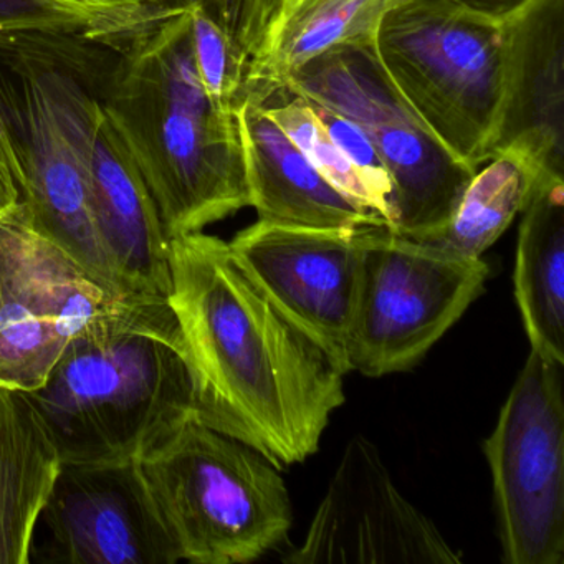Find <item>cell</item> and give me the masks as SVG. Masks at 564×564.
Here are the masks:
<instances>
[{
	"mask_svg": "<svg viewBox=\"0 0 564 564\" xmlns=\"http://www.w3.org/2000/svg\"><path fill=\"white\" fill-rule=\"evenodd\" d=\"M170 273L196 421L280 470L316 454L345 404V375L240 272L226 240L204 230L171 237Z\"/></svg>",
	"mask_w": 564,
	"mask_h": 564,
	"instance_id": "obj_1",
	"label": "cell"
},
{
	"mask_svg": "<svg viewBox=\"0 0 564 564\" xmlns=\"http://www.w3.org/2000/svg\"><path fill=\"white\" fill-rule=\"evenodd\" d=\"M98 72L105 117L133 158L167 237L203 232L250 207L236 111L204 90L189 8H173L113 45Z\"/></svg>",
	"mask_w": 564,
	"mask_h": 564,
	"instance_id": "obj_2",
	"label": "cell"
},
{
	"mask_svg": "<svg viewBox=\"0 0 564 564\" xmlns=\"http://www.w3.org/2000/svg\"><path fill=\"white\" fill-rule=\"evenodd\" d=\"M62 462H138L196 421L184 349L143 333L82 339L25 392Z\"/></svg>",
	"mask_w": 564,
	"mask_h": 564,
	"instance_id": "obj_3",
	"label": "cell"
},
{
	"mask_svg": "<svg viewBox=\"0 0 564 564\" xmlns=\"http://www.w3.org/2000/svg\"><path fill=\"white\" fill-rule=\"evenodd\" d=\"M124 333L184 349L167 299L95 275L42 236L21 206L0 219V384L34 391L72 343Z\"/></svg>",
	"mask_w": 564,
	"mask_h": 564,
	"instance_id": "obj_4",
	"label": "cell"
},
{
	"mask_svg": "<svg viewBox=\"0 0 564 564\" xmlns=\"http://www.w3.org/2000/svg\"><path fill=\"white\" fill-rule=\"evenodd\" d=\"M138 465L187 563H252L292 528V500L280 468L203 422H187Z\"/></svg>",
	"mask_w": 564,
	"mask_h": 564,
	"instance_id": "obj_5",
	"label": "cell"
},
{
	"mask_svg": "<svg viewBox=\"0 0 564 564\" xmlns=\"http://www.w3.org/2000/svg\"><path fill=\"white\" fill-rule=\"evenodd\" d=\"M376 54L399 94L458 160H490L503 98V24L444 0H401L379 24Z\"/></svg>",
	"mask_w": 564,
	"mask_h": 564,
	"instance_id": "obj_6",
	"label": "cell"
},
{
	"mask_svg": "<svg viewBox=\"0 0 564 564\" xmlns=\"http://www.w3.org/2000/svg\"><path fill=\"white\" fill-rule=\"evenodd\" d=\"M280 90L361 128L391 180L392 232L421 240L447 226L477 170L454 156L415 115L382 68L375 42L318 55L285 77Z\"/></svg>",
	"mask_w": 564,
	"mask_h": 564,
	"instance_id": "obj_7",
	"label": "cell"
},
{
	"mask_svg": "<svg viewBox=\"0 0 564 564\" xmlns=\"http://www.w3.org/2000/svg\"><path fill=\"white\" fill-rule=\"evenodd\" d=\"M488 265L399 236L359 230L349 366L369 378L414 368L484 292Z\"/></svg>",
	"mask_w": 564,
	"mask_h": 564,
	"instance_id": "obj_8",
	"label": "cell"
},
{
	"mask_svg": "<svg viewBox=\"0 0 564 564\" xmlns=\"http://www.w3.org/2000/svg\"><path fill=\"white\" fill-rule=\"evenodd\" d=\"M484 452L505 563H563V366L530 351Z\"/></svg>",
	"mask_w": 564,
	"mask_h": 564,
	"instance_id": "obj_9",
	"label": "cell"
},
{
	"mask_svg": "<svg viewBox=\"0 0 564 564\" xmlns=\"http://www.w3.org/2000/svg\"><path fill=\"white\" fill-rule=\"evenodd\" d=\"M105 55H51L47 78L84 164L91 213L105 252L127 289L164 296L171 289L170 237L123 141L98 100Z\"/></svg>",
	"mask_w": 564,
	"mask_h": 564,
	"instance_id": "obj_10",
	"label": "cell"
},
{
	"mask_svg": "<svg viewBox=\"0 0 564 564\" xmlns=\"http://www.w3.org/2000/svg\"><path fill=\"white\" fill-rule=\"evenodd\" d=\"M361 229L259 219L227 242L240 272L343 375L351 371Z\"/></svg>",
	"mask_w": 564,
	"mask_h": 564,
	"instance_id": "obj_11",
	"label": "cell"
},
{
	"mask_svg": "<svg viewBox=\"0 0 564 564\" xmlns=\"http://www.w3.org/2000/svg\"><path fill=\"white\" fill-rule=\"evenodd\" d=\"M290 564H457L460 554L401 494L372 442L343 451L305 540Z\"/></svg>",
	"mask_w": 564,
	"mask_h": 564,
	"instance_id": "obj_12",
	"label": "cell"
},
{
	"mask_svg": "<svg viewBox=\"0 0 564 564\" xmlns=\"http://www.w3.org/2000/svg\"><path fill=\"white\" fill-rule=\"evenodd\" d=\"M39 524L48 560L68 564H177L138 462H62Z\"/></svg>",
	"mask_w": 564,
	"mask_h": 564,
	"instance_id": "obj_13",
	"label": "cell"
},
{
	"mask_svg": "<svg viewBox=\"0 0 564 564\" xmlns=\"http://www.w3.org/2000/svg\"><path fill=\"white\" fill-rule=\"evenodd\" d=\"M503 32V98L491 158L523 161L538 186L564 183V0H530Z\"/></svg>",
	"mask_w": 564,
	"mask_h": 564,
	"instance_id": "obj_14",
	"label": "cell"
},
{
	"mask_svg": "<svg viewBox=\"0 0 564 564\" xmlns=\"http://www.w3.org/2000/svg\"><path fill=\"white\" fill-rule=\"evenodd\" d=\"M250 207L260 220L315 227L361 229L388 224L336 189L292 138L267 113L257 95L243 91L236 107Z\"/></svg>",
	"mask_w": 564,
	"mask_h": 564,
	"instance_id": "obj_15",
	"label": "cell"
},
{
	"mask_svg": "<svg viewBox=\"0 0 564 564\" xmlns=\"http://www.w3.org/2000/svg\"><path fill=\"white\" fill-rule=\"evenodd\" d=\"M61 464L29 395L0 384V564L31 563Z\"/></svg>",
	"mask_w": 564,
	"mask_h": 564,
	"instance_id": "obj_16",
	"label": "cell"
},
{
	"mask_svg": "<svg viewBox=\"0 0 564 564\" xmlns=\"http://www.w3.org/2000/svg\"><path fill=\"white\" fill-rule=\"evenodd\" d=\"M513 285L531 351L564 366V183L534 187L521 210Z\"/></svg>",
	"mask_w": 564,
	"mask_h": 564,
	"instance_id": "obj_17",
	"label": "cell"
},
{
	"mask_svg": "<svg viewBox=\"0 0 564 564\" xmlns=\"http://www.w3.org/2000/svg\"><path fill=\"white\" fill-rule=\"evenodd\" d=\"M401 0H299L283 12L269 47L250 65L243 91L265 101L313 58L341 45L375 42L382 18ZM242 91V94H243Z\"/></svg>",
	"mask_w": 564,
	"mask_h": 564,
	"instance_id": "obj_18",
	"label": "cell"
},
{
	"mask_svg": "<svg viewBox=\"0 0 564 564\" xmlns=\"http://www.w3.org/2000/svg\"><path fill=\"white\" fill-rule=\"evenodd\" d=\"M166 11H117L82 0H0V52H75L113 45Z\"/></svg>",
	"mask_w": 564,
	"mask_h": 564,
	"instance_id": "obj_19",
	"label": "cell"
},
{
	"mask_svg": "<svg viewBox=\"0 0 564 564\" xmlns=\"http://www.w3.org/2000/svg\"><path fill=\"white\" fill-rule=\"evenodd\" d=\"M536 186V176L523 161L497 154L471 177L447 226L417 242L464 259H481L521 214Z\"/></svg>",
	"mask_w": 564,
	"mask_h": 564,
	"instance_id": "obj_20",
	"label": "cell"
},
{
	"mask_svg": "<svg viewBox=\"0 0 564 564\" xmlns=\"http://www.w3.org/2000/svg\"><path fill=\"white\" fill-rule=\"evenodd\" d=\"M267 113L292 138L310 163L346 196L361 204L388 224L384 207L372 193L365 177L336 147L318 115L305 98L279 90L263 101Z\"/></svg>",
	"mask_w": 564,
	"mask_h": 564,
	"instance_id": "obj_21",
	"label": "cell"
},
{
	"mask_svg": "<svg viewBox=\"0 0 564 564\" xmlns=\"http://www.w3.org/2000/svg\"><path fill=\"white\" fill-rule=\"evenodd\" d=\"M191 47L204 90L214 104L236 111L246 85L247 67L226 32L199 4L189 6Z\"/></svg>",
	"mask_w": 564,
	"mask_h": 564,
	"instance_id": "obj_22",
	"label": "cell"
},
{
	"mask_svg": "<svg viewBox=\"0 0 564 564\" xmlns=\"http://www.w3.org/2000/svg\"><path fill=\"white\" fill-rule=\"evenodd\" d=\"M196 4L226 32L249 72L265 54L286 0H196Z\"/></svg>",
	"mask_w": 564,
	"mask_h": 564,
	"instance_id": "obj_23",
	"label": "cell"
},
{
	"mask_svg": "<svg viewBox=\"0 0 564 564\" xmlns=\"http://www.w3.org/2000/svg\"><path fill=\"white\" fill-rule=\"evenodd\" d=\"M308 101V100H306ZM323 127L328 131L336 147L343 151L346 158L351 161L352 166L361 173L366 183L371 187L372 193L378 197L379 203L384 207L386 216H388V227L391 229L394 223V207H392V186L389 180L388 171L379 158L378 151L372 147L361 128L352 123L348 118L329 108L319 107V105L308 101Z\"/></svg>",
	"mask_w": 564,
	"mask_h": 564,
	"instance_id": "obj_24",
	"label": "cell"
},
{
	"mask_svg": "<svg viewBox=\"0 0 564 564\" xmlns=\"http://www.w3.org/2000/svg\"><path fill=\"white\" fill-rule=\"evenodd\" d=\"M455 8L464 9L470 14L487 21L505 24L508 19L521 11L530 0H444Z\"/></svg>",
	"mask_w": 564,
	"mask_h": 564,
	"instance_id": "obj_25",
	"label": "cell"
},
{
	"mask_svg": "<svg viewBox=\"0 0 564 564\" xmlns=\"http://www.w3.org/2000/svg\"><path fill=\"white\" fill-rule=\"evenodd\" d=\"M97 8L117 9L128 12H160L177 8L173 0H82Z\"/></svg>",
	"mask_w": 564,
	"mask_h": 564,
	"instance_id": "obj_26",
	"label": "cell"
},
{
	"mask_svg": "<svg viewBox=\"0 0 564 564\" xmlns=\"http://www.w3.org/2000/svg\"><path fill=\"white\" fill-rule=\"evenodd\" d=\"M173 2L177 8H189V6L196 4V0H173Z\"/></svg>",
	"mask_w": 564,
	"mask_h": 564,
	"instance_id": "obj_27",
	"label": "cell"
},
{
	"mask_svg": "<svg viewBox=\"0 0 564 564\" xmlns=\"http://www.w3.org/2000/svg\"><path fill=\"white\" fill-rule=\"evenodd\" d=\"M296 2H299V0H286L285 11H286V9L292 8L293 4H296ZM285 11H283V12H285Z\"/></svg>",
	"mask_w": 564,
	"mask_h": 564,
	"instance_id": "obj_28",
	"label": "cell"
}]
</instances>
